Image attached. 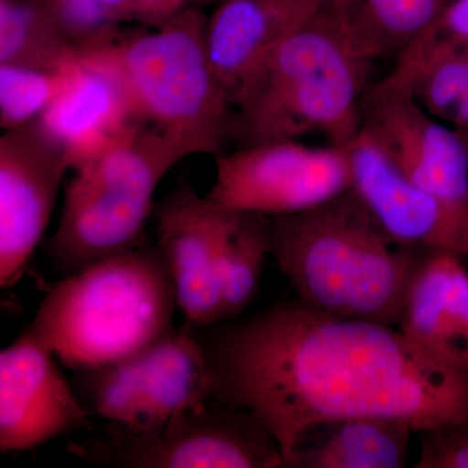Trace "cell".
Segmentation results:
<instances>
[{"instance_id":"1","label":"cell","mask_w":468,"mask_h":468,"mask_svg":"<svg viewBox=\"0 0 468 468\" xmlns=\"http://www.w3.org/2000/svg\"><path fill=\"white\" fill-rule=\"evenodd\" d=\"M214 397L255 415L285 462L302 435L337 419H399L418 432L468 421V368L397 326L335 318L300 298L245 319L190 325Z\"/></svg>"},{"instance_id":"2","label":"cell","mask_w":468,"mask_h":468,"mask_svg":"<svg viewBox=\"0 0 468 468\" xmlns=\"http://www.w3.org/2000/svg\"><path fill=\"white\" fill-rule=\"evenodd\" d=\"M271 255L313 309L397 326L427 250L394 239L356 190L319 207L268 218Z\"/></svg>"},{"instance_id":"3","label":"cell","mask_w":468,"mask_h":468,"mask_svg":"<svg viewBox=\"0 0 468 468\" xmlns=\"http://www.w3.org/2000/svg\"><path fill=\"white\" fill-rule=\"evenodd\" d=\"M372 64L326 0L237 95L233 140L239 147L316 133L331 144L353 143Z\"/></svg>"},{"instance_id":"4","label":"cell","mask_w":468,"mask_h":468,"mask_svg":"<svg viewBox=\"0 0 468 468\" xmlns=\"http://www.w3.org/2000/svg\"><path fill=\"white\" fill-rule=\"evenodd\" d=\"M174 282L158 246L64 276L39 303L29 331L72 371L133 356L175 331Z\"/></svg>"},{"instance_id":"5","label":"cell","mask_w":468,"mask_h":468,"mask_svg":"<svg viewBox=\"0 0 468 468\" xmlns=\"http://www.w3.org/2000/svg\"><path fill=\"white\" fill-rule=\"evenodd\" d=\"M207 20L189 5L113 45L138 122L167 138L185 158H217L233 140L236 107L209 58Z\"/></svg>"},{"instance_id":"6","label":"cell","mask_w":468,"mask_h":468,"mask_svg":"<svg viewBox=\"0 0 468 468\" xmlns=\"http://www.w3.org/2000/svg\"><path fill=\"white\" fill-rule=\"evenodd\" d=\"M184 159L167 138L140 122L77 168L48 243L55 270L63 277L73 275L144 245L156 189Z\"/></svg>"},{"instance_id":"7","label":"cell","mask_w":468,"mask_h":468,"mask_svg":"<svg viewBox=\"0 0 468 468\" xmlns=\"http://www.w3.org/2000/svg\"><path fill=\"white\" fill-rule=\"evenodd\" d=\"M68 451L90 463L112 467H284L279 443L260 419L217 397L147 432L112 423L94 428L69 441Z\"/></svg>"},{"instance_id":"8","label":"cell","mask_w":468,"mask_h":468,"mask_svg":"<svg viewBox=\"0 0 468 468\" xmlns=\"http://www.w3.org/2000/svg\"><path fill=\"white\" fill-rule=\"evenodd\" d=\"M70 383L91 417L133 432L214 399L205 351L187 324L113 365L73 371Z\"/></svg>"},{"instance_id":"9","label":"cell","mask_w":468,"mask_h":468,"mask_svg":"<svg viewBox=\"0 0 468 468\" xmlns=\"http://www.w3.org/2000/svg\"><path fill=\"white\" fill-rule=\"evenodd\" d=\"M206 198L220 207L266 218L301 214L354 187L349 144L309 146L298 140L239 146L215 158Z\"/></svg>"},{"instance_id":"10","label":"cell","mask_w":468,"mask_h":468,"mask_svg":"<svg viewBox=\"0 0 468 468\" xmlns=\"http://www.w3.org/2000/svg\"><path fill=\"white\" fill-rule=\"evenodd\" d=\"M69 168L60 144L38 120L0 137V286L26 273L41 243L64 175Z\"/></svg>"},{"instance_id":"11","label":"cell","mask_w":468,"mask_h":468,"mask_svg":"<svg viewBox=\"0 0 468 468\" xmlns=\"http://www.w3.org/2000/svg\"><path fill=\"white\" fill-rule=\"evenodd\" d=\"M57 359L29 329L0 353V451L5 454L94 430L90 412Z\"/></svg>"},{"instance_id":"12","label":"cell","mask_w":468,"mask_h":468,"mask_svg":"<svg viewBox=\"0 0 468 468\" xmlns=\"http://www.w3.org/2000/svg\"><path fill=\"white\" fill-rule=\"evenodd\" d=\"M360 132L410 184L439 196L468 197L463 141L411 95L374 86L363 101Z\"/></svg>"},{"instance_id":"13","label":"cell","mask_w":468,"mask_h":468,"mask_svg":"<svg viewBox=\"0 0 468 468\" xmlns=\"http://www.w3.org/2000/svg\"><path fill=\"white\" fill-rule=\"evenodd\" d=\"M354 187L394 239L468 261V197L419 189L360 132L349 144Z\"/></svg>"},{"instance_id":"14","label":"cell","mask_w":468,"mask_h":468,"mask_svg":"<svg viewBox=\"0 0 468 468\" xmlns=\"http://www.w3.org/2000/svg\"><path fill=\"white\" fill-rule=\"evenodd\" d=\"M113 45L80 52L66 89L38 119L73 171L140 124Z\"/></svg>"},{"instance_id":"15","label":"cell","mask_w":468,"mask_h":468,"mask_svg":"<svg viewBox=\"0 0 468 468\" xmlns=\"http://www.w3.org/2000/svg\"><path fill=\"white\" fill-rule=\"evenodd\" d=\"M232 209L183 184L156 209V246L171 276L186 324L221 322L218 248Z\"/></svg>"},{"instance_id":"16","label":"cell","mask_w":468,"mask_h":468,"mask_svg":"<svg viewBox=\"0 0 468 468\" xmlns=\"http://www.w3.org/2000/svg\"><path fill=\"white\" fill-rule=\"evenodd\" d=\"M326 0H221L207 20L212 66L236 98L286 37L310 20Z\"/></svg>"},{"instance_id":"17","label":"cell","mask_w":468,"mask_h":468,"mask_svg":"<svg viewBox=\"0 0 468 468\" xmlns=\"http://www.w3.org/2000/svg\"><path fill=\"white\" fill-rule=\"evenodd\" d=\"M397 328L441 362L468 368V270L463 258L426 251L410 282Z\"/></svg>"},{"instance_id":"18","label":"cell","mask_w":468,"mask_h":468,"mask_svg":"<svg viewBox=\"0 0 468 468\" xmlns=\"http://www.w3.org/2000/svg\"><path fill=\"white\" fill-rule=\"evenodd\" d=\"M411 424L399 419L356 417L311 427L302 435L288 468H401L409 458Z\"/></svg>"},{"instance_id":"19","label":"cell","mask_w":468,"mask_h":468,"mask_svg":"<svg viewBox=\"0 0 468 468\" xmlns=\"http://www.w3.org/2000/svg\"><path fill=\"white\" fill-rule=\"evenodd\" d=\"M449 0H331L345 30L366 57L394 60L426 36Z\"/></svg>"},{"instance_id":"20","label":"cell","mask_w":468,"mask_h":468,"mask_svg":"<svg viewBox=\"0 0 468 468\" xmlns=\"http://www.w3.org/2000/svg\"><path fill=\"white\" fill-rule=\"evenodd\" d=\"M80 52L66 27L39 0H0V64L58 70Z\"/></svg>"},{"instance_id":"21","label":"cell","mask_w":468,"mask_h":468,"mask_svg":"<svg viewBox=\"0 0 468 468\" xmlns=\"http://www.w3.org/2000/svg\"><path fill=\"white\" fill-rule=\"evenodd\" d=\"M268 255V218L232 209L218 248L221 322L239 318L257 297Z\"/></svg>"},{"instance_id":"22","label":"cell","mask_w":468,"mask_h":468,"mask_svg":"<svg viewBox=\"0 0 468 468\" xmlns=\"http://www.w3.org/2000/svg\"><path fill=\"white\" fill-rule=\"evenodd\" d=\"M406 94L443 124L457 131L468 129V46L428 61Z\"/></svg>"},{"instance_id":"23","label":"cell","mask_w":468,"mask_h":468,"mask_svg":"<svg viewBox=\"0 0 468 468\" xmlns=\"http://www.w3.org/2000/svg\"><path fill=\"white\" fill-rule=\"evenodd\" d=\"M73 61L58 70L0 64V126L3 131H12L38 120L66 89Z\"/></svg>"},{"instance_id":"24","label":"cell","mask_w":468,"mask_h":468,"mask_svg":"<svg viewBox=\"0 0 468 468\" xmlns=\"http://www.w3.org/2000/svg\"><path fill=\"white\" fill-rule=\"evenodd\" d=\"M464 46H468V0H449L432 29L394 60L393 69L378 86L405 92L428 61Z\"/></svg>"},{"instance_id":"25","label":"cell","mask_w":468,"mask_h":468,"mask_svg":"<svg viewBox=\"0 0 468 468\" xmlns=\"http://www.w3.org/2000/svg\"><path fill=\"white\" fill-rule=\"evenodd\" d=\"M66 27L81 51L112 45L120 38L119 27L104 17L97 0H39Z\"/></svg>"},{"instance_id":"26","label":"cell","mask_w":468,"mask_h":468,"mask_svg":"<svg viewBox=\"0 0 468 468\" xmlns=\"http://www.w3.org/2000/svg\"><path fill=\"white\" fill-rule=\"evenodd\" d=\"M417 468H468V421L418 432Z\"/></svg>"},{"instance_id":"27","label":"cell","mask_w":468,"mask_h":468,"mask_svg":"<svg viewBox=\"0 0 468 468\" xmlns=\"http://www.w3.org/2000/svg\"><path fill=\"white\" fill-rule=\"evenodd\" d=\"M193 2L207 0H134V21L155 27L181 9L189 7Z\"/></svg>"},{"instance_id":"28","label":"cell","mask_w":468,"mask_h":468,"mask_svg":"<svg viewBox=\"0 0 468 468\" xmlns=\"http://www.w3.org/2000/svg\"><path fill=\"white\" fill-rule=\"evenodd\" d=\"M104 17L119 27L134 21V0H97Z\"/></svg>"},{"instance_id":"29","label":"cell","mask_w":468,"mask_h":468,"mask_svg":"<svg viewBox=\"0 0 468 468\" xmlns=\"http://www.w3.org/2000/svg\"><path fill=\"white\" fill-rule=\"evenodd\" d=\"M457 131V129H455ZM458 134H460L461 140L463 141L464 146H466V149L468 151V129H460V131H457Z\"/></svg>"}]
</instances>
